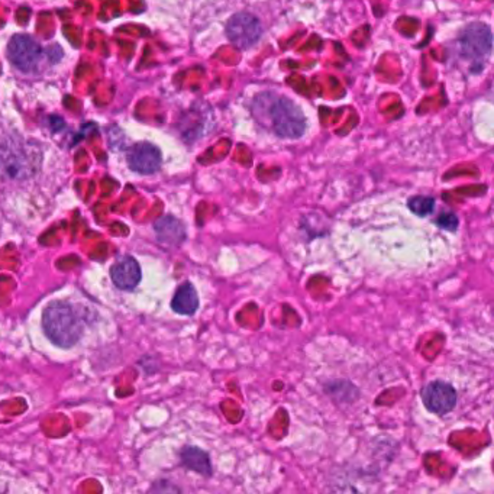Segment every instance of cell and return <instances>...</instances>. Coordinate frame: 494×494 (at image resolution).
I'll return each instance as SVG.
<instances>
[{
	"instance_id": "5b68a950",
	"label": "cell",
	"mask_w": 494,
	"mask_h": 494,
	"mask_svg": "<svg viewBox=\"0 0 494 494\" xmlns=\"http://www.w3.org/2000/svg\"><path fill=\"white\" fill-rule=\"evenodd\" d=\"M226 35L235 47L248 50L254 47L261 38V23L252 14H236L226 24Z\"/></svg>"
},
{
	"instance_id": "8992f818",
	"label": "cell",
	"mask_w": 494,
	"mask_h": 494,
	"mask_svg": "<svg viewBox=\"0 0 494 494\" xmlns=\"http://www.w3.org/2000/svg\"><path fill=\"white\" fill-rule=\"evenodd\" d=\"M8 55L12 64L23 71H33L40 64L41 52L37 41L28 35H15L9 41Z\"/></svg>"
},
{
	"instance_id": "5bb4252c",
	"label": "cell",
	"mask_w": 494,
	"mask_h": 494,
	"mask_svg": "<svg viewBox=\"0 0 494 494\" xmlns=\"http://www.w3.org/2000/svg\"><path fill=\"white\" fill-rule=\"evenodd\" d=\"M458 223H460V221H458L457 214H452V212L442 214L440 218L436 219V225L445 229V231H450V233L457 231Z\"/></svg>"
},
{
	"instance_id": "9c48e42d",
	"label": "cell",
	"mask_w": 494,
	"mask_h": 494,
	"mask_svg": "<svg viewBox=\"0 0 494 494\" xmlns=\"http://www.w3.org/2000/svg\"><path fill=\"white\" fill-rule=\"evenodd\" d=\"M110 279L119 290H134L141 283V267L131 255H122L110 267Z\"/></svg>"
},
{
	"instance_id": "3957f363",
	"label": "cell",
	"mask_w": 494,
	"mask_h": 494,
	"mask_svg": "<svg viewBox=\"0 0 494 494\" xmlns=\"http://www.w3.org/2000/svg\"><path fill=\"white\" fill-rule=\"evenodd\" d=\"M83 310L67 300H54L43 312V329L47 338L60 348H71L84 332Z\"/></svg>"
},
{
	"instance_id": "277c9868",
	"label": "cell",
	"mask_w": 494,
	"mask_h": 494,
	"mask_svg": "<svg viewBox=\"0 0 494 494\" xmlns=\"http://www.w3.org/2000/svg\"><path fill=\"white\" fill-rule=\"evenodd\" d=\"M493 37L486 24H471L467 26L458 38L460 54L467 60L480 62L490 54Z\"/></svg>"
},
{
	"instance_id": "52a82bcc",
	"label": "cell",
	"mask_w": 494,
	"mask_h": 494,
	"mask_svg": "<svg viewBox=\"0 0 494 494\" xmlns=\"http://www.w3.org/2000/svg\"><path fill=\"white\" fill-rule=\"evenodd\" d=\"M422 400L431 413L443 416L454 411L457 406V392L448 383L436 380L423 387Z\"/></svg>"
},
{
	"instance_id": "7a4b0ae2",
	"label": "cell",
	"mask_w": 494,
	"mask_h": 494,
	"mask_svg": "<svg viewBox=\"0 0 494 494\" xmlns=\"http://www.w3.org/2000/svg\"><path fill=\"white\" fill-rule=\"evenodd\" d=\"M43 151L37 142L18 135L0 138V178L26 180L40 171Z\"/></svg>"
},
{
	"instance_id": "7c38bea8",
	"label": "cell",
	"mask_w": 494,
	"mask_h": 494,
	"mask_svg": "<svg viewBox=\"0 0 494 494\" xmlns=\"http://www.w3.org/2000/svg\"><path fill=\"white\" fill-rule=\"evenodd\" d=\"M182 464L185 469L197 472L200 476H212V462L209 454L197 447H185L180 452Z\"/></svg>"
},
{
	"instance_id": "4fadbf2b",
	"label": "cell",
	"mask_w": 494,
	"mask_h": 494,
	"mask_svg": "<svg viewBox=\"0 0 494 494\" xmlns=\"http://www.w3.org/2000/svg\"><path fill=\"white\" fill-rule=\"evenodd\" d=\"M407 207L411 209L412 214L425 218L435 209V199L431 196H413L407 200Z\"/></svg>"
},
{
	"instance_id": "8fae6325",
	"label": "cell",
	"mask_w": 494,
	"mask_h": 494,
	"mask_svg": "<svg viewBox=\"0 0 494 494\" xmlns=\"http://www.w3.org/2000/svg\"><path fill=\"white\" fill-rule=\"evenodd\" d=\"M199 303L196 289L192 283L185 281L176 291L175 298L171 300V309L177 315L192 317L199 309Z\"/></svg>"
},
{
	"instance_id": "ba28073f",
	"label": "cell",
	"mask_w": 494,
	"mask_h": 494,
	"mask_svg": "<svg viewBox=\"0 0 494 494\" xmlns=\"http://www.w3.org/2000/svg\"><path fill=\"white\" fill-rule=\"evenodd\" d=\"M128 166L138 175H154L160 170L163 157L160 149L151 142H138L128 149Z\"/></svg>"
},
{
	"instance_id": "6da1fadb",
	"label": "cell",
	"mask_w": 494,
	"mask_h": 494,
	"mask_svg": "<svg viewBox=\"0 0 494 494\" xmlns=\"http://www.w3.org/2000/svg\"><path fill=\"white\" fill-rule=\"evenodd\" d=\"M254 115L280 138L298 139L306 132V118L300 106L288 98L262 95L255 99Z\"/></svg>"
},
{
	"instance_id": "30bf717a",
	"label": "cell",
	"mask_w": 494,
	"mask_h": 494,
	"mask_svg": "<svg viewBox=\"0 0 494 494\" xmlns=\"http://www.w3.org/2000/svg\"><path fill=\"white\" fill-rule=\"evenodd\" d=\"M154 231H156L157 240L161 243H166L168 247H177L180 243L185 242V225L171 214L158 219L154 223Z\"/></svg>"
}]
</instances>
